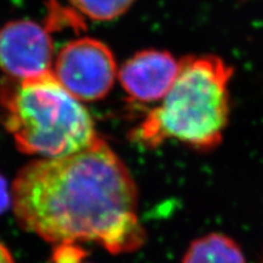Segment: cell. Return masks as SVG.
Here are the masks:
<instances>
[{
  "label": "cell",
  "instance_id": "cell-10",
  "mask_svg": "<svg viewBox=\"0 0 263 263\" xmlns=\"http://www.w3.org/2000/svg\"><path fill=\"white\" fill-rule=\"evenodd\" d=\"M12 205L11 186L9 188L8 180L0 173V216L9 210Z\"/></svg>",
  "mask_w": 263,
  "mask_h": 263
},
{
  "label": "cell",
  "instance_id": "cell-4",
  "mask_svg": "<svg viewBox=\"0 0 263 263\" xmlns=\"http://www.w3.org/2000/svg\"><path fill=\"white\" fill-rule=\"evenodd\" d=\"M52 73L77 100L97 101L112 89L117 66L106 44L98 39L81 38L61 48Z\"/></svg>",
  "mask_w": 263,
  "mask_h": 263
},
{
  "label": "cell",
  "instance_id": "cell-6",
  "mask_svg": "<svg viewBox=\"0 0 263 263\" xmlns=\"http://www.w3.org/2000/svg\"><path fill=\"white\" fill-rule=\"evenodd\" d=\"M180 61L168 51L141 50L120 68V83L128 97L139 103L162 100L178 76Z\"/></svg>",
  "mask_w": 263,
  "mask_h": 263
},
{
  "label": "cell",
  "instance_id": "cell-2",
  "mask_svg": "<svg viewBox=\"0 0 263 263\" xmlns=\"http://www.w3.org/2000/svg\"><path fill=\"white\" fill-rule=\"evenodd\" d=\"M233 74L232 66L216 55L184 58L172 88L130 138L147 149L177 140L201 153L213 150L229 123Z\"/></svg>",
  "mask_w": 263,
  "mask_h": 263
},
{
  "label": "cell",
  "instance_id": "cell-9",
  "mask_svg": "<svg viewBox=\"0 0 263 263\" xmlns=\"http://www.w3.org/2000/svg\"><path fill=\"white\" fill-rule=\"evenodd\" d=\"M88 251L77 242H64L54 245L51 263H84Z\"/></svg>",
  "mask_w": 263,
  "mask_h": 263
},
{
  "label": "cell",
  "instance_id": "cell-1",
  "mask_svg": "<svg viewBox=\"0 0 263 263\" xmlns=\"http://www.w3.org/2000/svg\"><path fill=\"white\" fill-rule=\"evenodd\" d=\"M11 196L18 226L52 245L91 241L118 255L145 242L137 184L100 136L72 155L31 161L15 177Z\"/></svg>",
  "mask_w": 263,
  "mask_h": 263
},
{
  "label": "cell",
  "instance_id": "cell-7",
  "mask_svg": "<svg viewBox=\"0 0 263 263\" xmlns=\"http://www.w3.org/2000/svg\"><path fill=\"white\" fill-rule=\"evenodd\" d=\"M182 263H246L240 246L229 236L219 233L194 240Z\"/></svg>",
  "mask_w": 263,
  "mask_h": 263
},
{
  "label": "cell",
  "instance_id": "cell-11",
  "mask_svg": "<svg viewBox=\"0 0 263 263\" xmlns=\"http://www.w3.org/2000/svg\"><path fill=\"white\" fill-rule=\"evenodd\" d=\"M0 263H16L11 251L2 241H0Z\"/></svg>",
  "mask_w": 263,
  "mask_h": 263
},
{
  "label": "cell",
  "instance_id": "cell-5",
  "mask_svg": "<svg viewBox=\"0 0 263 263\" xmlns=\"http://www.w3.org/2000/svg\"><path fill=\"white\" fill-rule=\"evenodd\" d=\"M54 43L50 28L32 20H16L0 28V68L15 80L52 71Z\"/></svg>",
  "mask_w": 263,
  "mask_h": 263
},
{
  "label": "cell",
  "instance_id": "cell-12",
  "mask_svg": "<svg viewBox=\"0 0 263 263\" xmlns=\"http://www.w3.org/2000/svg\"><path fill=\"white\" fill-rule=\"evenodd\" d=\"M84 263H93V262H87V261H85Z\"/></svg>",
  "mask_w": 263,
  "mask_h": 263
},
{
  "label": "cell",
  "instance_id": "cell-3",
  "mask_svg": "<svg viewBox=\"0 0 263 263\" xmlns=\"http://www.w3.org/2000/svg\"><path fill=\"white\" fill-rule=\"evenodd\" d=\"M2 121L16 146L27 155L57 159L90 146L98 139L90 114L54 73L0 81Z\"/></svg>",
  "mask_w": 263,
  "mask_h": 263
},
{
  "label": "cell",
  "instance_id": "cell-8",
  "mask_svg": "<svg viewBox=\"0 0 263 263\" xmlns=\"http://www.w3.org/2000/svg\"><path fill=\"white\" fill-rule=\"evenodd\" d=\"M78 11L94 21H110L130 8L134 0H70Z\"/></svg>",
  "mask_w": 263,
  "mask_h": 263
}]
</instances>
